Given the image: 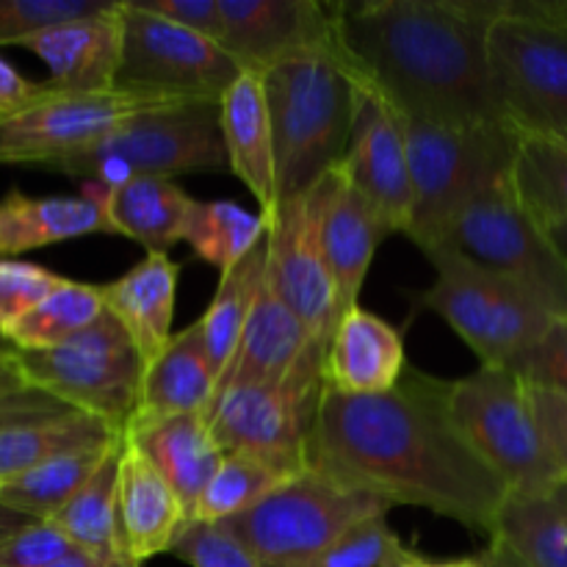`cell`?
I'll use <instances>...</instances> for the list:
<instances>
[{
    "label": "cell",
    "instance_id": "1",
    "mask_svg": "<svg viewBox=\"0 0 567 567\" xmlns=\"http://www.w3.org/2000/svg\"><path fill=\"white\" fill-rule=\"evenodd\" d=\"M305 468L391 507H419L491 537L509 491L449 410V382L408 369L377 396L324 385Z\"/></svg>",
    "mask_w": 567,
    "mask_h": 567
},
{
    "label": "cell",
    "instance_id": "2",
    "mask_svg": "<svg viewBox=\"0 0 567 567\" xmlns=\"http://www.w3.org/2000/svg\"><path fill=\"white\" fill-rule=\"evenodd\" d=\"M358 75L404 116L441 125H507L485 53V0L336 3Z\"/></svg>",
    "mask_w": 567,
    "mask_h": 567
},
{
    "label": "cell",
    "instance_id": "3",
    "mask_svg": "<svg viewBox=\"0 0 567 567\" xmlns=\"http://www.w3.org/2000/svg\"><path fill=\"white\" fill-rule=\"evenodd\" d=\"M275 131L277 197H299L343 161L360 75L336 31L260 72Z\"/></svg>",
    "mask_w": 567,
    "mask_h": 567
},
{
    "label": "cell",
    "instance_id": "4",
    "mask_svg": "<svg viewBox=\"0 0 567 567\" xmlns=\"http://www.w3.org/2000/svg\"><path fill=\"white\" fill-rule=\"evenodd\" d=\"M485 53L504 122L567 136V0H485Z\"/></svg>",
    "mask_w": 567,
    "mask_h": 567
},
{
    "label": "cell",
    "instance_id": "5",
    "mask_svg": "<svg viewBox=\"0 0 567 567\" xmlns=\"http://www.w3.org/2000/svg\"><path fill=\"white\" fill-rule=\"evenodd\" d=\"M454 424L507 485L509 496H540L567 474L546 435L535 391L507 365H480L449 382Z\"/></svg>",
    "mask_w": 567,
    "mask_h": 567
},
{
    "label": "cell",
    "instance_id": "6",
    "mask_svg": "<svg viewBox=\"0 0 567 567\" xmlns=\"http://www.w3.org/2000/svg\"><path fill=\"white\" fill-rule=\"evenodd\" d=\"M413 221L408 238L421 249L441 247L460 214L513 169L518 131L509 125H441L404 116Z\"/></svg>",
    "mask_w": 567,
    "mask_h": 567
},
{
    "label": "cell",
    "instance_id": "7",
    "mask_svg": "<svg viewBox=\"0 0 567 567\" xmlns=\"http://www.w3.org/2000/svg\"><path fill=\"white\" fill-rule=\"evenodd\" d=\"M219 103L188 100L150 111L53 169L100 186H120L136 177L175 181L192 172L230 169Z\"/></svg>",
    "mask_w": 567,
    "mask_h": 567
},
{
    "label": "cell",
    "instance_id": "8",
    "mask_svg": "<svg viewBox=\"0 0 567 567\" xmlns=\"http://www.w3.org/2000/svg\"><path fill=\"white\" fill-rule=\"evenodd\" d=\"M188 100L205 97L122 83L78 92L55 89L44 81L31 100L0 114V164H39L53 169L61 161L109 138L127 122Z\"/></svg>",
    "mask_w": 567,
    "mask_h": 567
},
{
    "label": "cell",
    "instance_id": "9",
    "mask_svg": "<svg viewBox=\"0 0 567 567\" xmlns=\"http://www.w3.org/2000/svg\"><path fill=\"white\" fill-rule=\"evenodd\" d=\"M391 509L382 498L347 491L305 468L221 526L266 567H319L349 529Z\"/></svg>",
    "mask_w": 567,
    "mask_h": 567
},
{
    "label": "cell",
    "instance_id": "10",
    "mask_svg": "<svg viewBox=\"0 0 567 567\" xmlns=\"http://www.w3.org/2000/svg\"><path fill=\"white\" fill-rule=\"evenodd\" d=\"M435 282L419 297L480 358V365H509L535 347L554 316L509 277L449 247L426 252Z\"/></svg>",
    "mask_w": 567,
    "mask_h": 567
},
{
    "label": "cell",
    "instance_id": "11",
    "mask_svg": "<svg viewBox=\"0 0 567 567\" xmlns=\"http://www.w3.org/2000/svg\"><path fill=\"white\" fill-rule=\"evenodd\" d=\"M28 385L61 399L78 413L114 426L125 435L136 413L144 363L131 336L111 310L55 349L17 352Z\"/></svg>",
    "mask_w": 567,
    "mask_h": 567
},
{
    "label": "cell",
    "instance_id": "12",
    "mask_svg": "<svg viewBox=\"0 0 567 567\" xmlns=\"http://www.w3.org/2000/svg\"><path fill=\"white\" fill-rule=\"evenodd\" d=\"M441 247L509 277L551 316H567V266L540 221L520 203L513 169L454 219Z\"/></svg>",
    "mask_w": 567,
    "mask_h": 567
},
{
    "label": "cell",
    "instance_id": "13",
    "mask_svg": "<svg viewBox=\"0 0 567 567\" xmlns=\"http://www.w3.org/2000/svg\"><path fill=\"white\" fill-rule=\"evenodd\" d=\"M330 175L299 197L277 205L266 233V280L297 310L310 336L330 347L341 321L336 277L324 249V208L330 194Z\"/></svg>",
    "mask_w": 567,
    "mask_h": 567
},
{
    "label": "cell",
    "instance_id": "14",
    "mask_svg": "<svg viewBox=\"0 0 567 567\" xmlns=\"http://www.w3.org/2000/svg\"><path fill=\"white\" fill-rule=\"evenodd\" d=\"M122 20L125 53L116 81L122 86L221 100L227 89L247 72L225 44L150 14L136 0H122Z\"/></svg>",
    "mask_w": 567,
    "mask_h": 567
},
{
    "label": "cell",
    "instance_id": "15",
    "mask_svg": "<svg viewBox=\"0 0 567 567\" xmlns=\"http://www.w3.org/2000/svg\"><path fill=\"white\" fill-rule=\"evenodd\" d=\"M324 388L233 385L216 396L210 432L225 454L244 452L288 471H305L308 437Z\"/></svg>",
    "mask_w": 567,
    "mask_h": 567
},
{
    "label": "cell",
    "instance_id": "16",
    "mask_svg": "<svg viewBox=\"0 0 567 567\" xmlns=\"http://www.w3.org/2000/svg\"><path fill=\"white\" fill-rule=\"evenodd\" d=\"M324 343L310 336L297 310L266 280L230 365L216 385V396L233 385L324 388Z\"/></svg>",
    "mask_w": 567,
    "mask_h": 567
},
{
    "label": "cell",
    "instance_id": "17",
    "mask_svg": "<svg viewBox=\"0 0 567 567\" xmlns=\"http://www.w3.org/2000/svg\"><path fill=\"white\" fill-rule=\"evenodd\" d=\"M341 169L352 186L380 210L393 233H410L413 177H410L404 114L360 78V100Z\"/></svg>",
    "mask_w": 567,
    "mask_h": 567
},
{
    "label": "cell",
    "instance_id": "18",
    "mask_svg": "<svg viewBox=\"0 0 567 567\" xmlns=\"http://www.w3.org/2000/svg\"><path fill=\"white\" fill-rule=\"evenodd\" d=\"M225 48L244 70L264 72L336 31V6L316 0H219Z\"/></svg>",
    "mask_w": 567,
    "mask_h": 567
},
{
    "label": "cell",
    "instance_id": "19",
    "mask_svg": "<svg viewBox=\"0 0 567 567\" xmlns=\"http://www.w3.org/2000/svg\"><path fill=\"white\" fill-rule=\"evenodd\" d=\"M17 48L31 50L50 70L55 89H111L120 81L125 53V20L122 0H111L103 11L78 20L59 22L31 33Z\"/></svg>",
    "mask_w": 567,
    "mask_h": 567
},
{
    "label": "cell",
    "instance_id": "20",
    "mask_svg": "<svg viewBox=\"0 0 567 567\" xmlns=\"http://www.w3.org/2000/svg\"><path fill=\"white\" fill-rule=\"evenodd\" d=\"M216 396V374L205 349L203 327L175 332L164 352L144 369L136 413L125 435L150 430L181 415H205Z\"/></svg>",
    "mask_w": 567,
    "mask_h": 567
},
{
    "label": "cell",
    "instance_id": "21",
    "mask_svg": "<svg viewBox=\"0 0 567 567\" xmlns=\"http://www.w3.org/2000/svg\"><path fill=\"white\" fill-rule=\"evenodd\" d=\"M408 371L402 330L354 305L341 316L327 347L324 385L347 396H377Z\"/></svg>",
    "mask_w": 567,
    "mask_h": 567
},
{
    "label": "cell",
    "instance_id": "22",
    "mask_svg": "<svg viewBox=\"0 0 567 567\" xmlns=\"http://www.w3.org/2000/svg\"><path fill=\"white\" fill-rule=\"evenodd\" d=\"M83 197L100 208L105 233L133 238L147 252H166L183 241L197 203L181 183L166 177H136L120 186L83 183Z\"/></svg>",
    "mask_w": 567,
    "mask_h": 567
},
{
    "label": "cell",
    "instance_id": "23",
    "mask_svg": "<svg viewBox=\"0 0 567 567\" xmlns=\"http://www.w3.org/2000/svg\"><path fill=\"white\" fill-rule=\"evenodd\" d=\"M219 109L230 172L258 199L264 219H269L280 205V197H277L275 131H271L269 100L260 72H244L227 89Z\"/></svg>",
    "mask_w": 567,
    "mask_h": 567
},
{
    "label": "cell",
    "instance_id": "24",
    "mask_svg": "<svg viewBox=\"0 0 567 567\" xmlns=\"http://www.w3.org/2000/svg\"><path fill=\"white\" fill-rule=\"evenodd\" d=\"M120 524L127 557L138 567L169 554L188 526L181 498L127 437L120 454Z\"/></svg>",
    "mask_w": 567,
    "mask_h": 567
},
{
    "label": "cell",
    "instance_id": "25",
    "mask_svg": "<svg viewBox=\"0 0 567 567\" xmlns=\"http://www.w3.org/2000/svg\"><path fill=\"white\" fill-rule=\"evenodd\" d=\"M393 236L380 210L352 186L341 164L332 169L330 194L324 208V249L341 299V313L360 305L365 275L377 249Z\"/></svg>",
    "mask_w": 567,
    "mask_h": 567
},
{
    "label": "cell",
    "instance_id": "26",
    "mask_svg": "<svg viewBox=\"0 0 567 567\" xmlns=\"http://www.w3.org/2000/svg\"><path fill=\"white\" fill-rule=\"evenodd\" d=\"M177 280L181 266L166 252H147L136 266L103 286L105 310L120 319L142 358L144 369L158 358L172 341Z\"/></svg>",
    "mask_w": 567,
    "mask_h": 567
},
{
    "label": "cell",
    "instance_id": "27",
    "mask_svg": "<svg viewBox=\"0 0 567 567\" xmlns=\"http://www.w3.org/2000/svg\"><path fill=\"white\" fill-rule=\"evenodd\" d=\"M125 437L136 443L138 452L158 468L166 485L181 498L188 524H192V513L199 496L225 460V449L216 443L208 419L205 415H181V419L164 421V424H155L142 432H131Z\"/></svg>",
    "mask_w": 567,
    "mask_h": 567
},
{
    "label": "cell",
    "instance_id": "28",
    "mask_svg": "<svg viewBox=\"0 0 567 567\" xmlns=\"http://www.w3.org/2000/svg\"><path fill=\"white\" fill-rule=\"evenodd\" d=\"M105 233L103 214L89 197H25L9 192L0 199V260L70 238Z\"/></svg>",
    "mask_w": 567,
    "mask_h": 567
},
{
    "label": "cell",
    "instance_id": "29",
    "mask_svg": "<svg viewBox=\"0 0 567 567\" xmlns=\"http://www.w3.org/2000/svg\"><path fill=\"white\" fill-rule=\"evenodd\" d=\"M125 443V441H122ZM122 443L94 471L92 480L50 518V524L64 532L75 548L111 563L133 565L127 557L125 537L120 524V454ZM138 567V565H133Z\"/></svg>",
    "mask_w": 567,
    "mask_h": 567
},
{
    "label": "cell",
    "instance_id": "30",
    "mask_svg": "<svg viewBox=\"0 0 567 567\" xmlns=\"http://www.w3.org/2000/svg\"><path fill=\"white\" fill-rule=\"evenodd\" d=\"M125 437H116L109 443H94V446L72 449L59 454L14 480L0 482V504L25 513L37 520H50L89 480L94 471L105 463Z\"/></svg>",
    "mask_w": 567,
    "mask_h": 567
},
{
    "label": "cell",
    "instance_id": "31",
    "mask_svg": "<svg viewBox=\"0 0 567 567\" xmlns=\"http://www.w3.org/2000/svg\"><path fill=\"white\" fill-rule=\"evenodd\" d=\"M491 537H502L532 567H567V482L540 496H509Z\"/></svg>",
    "mask_w": 567,
    "mask_h": 567
},
{
    "label": "cell",
    "instance_id": "32",
    "mask_svg": "<svg viewBox=\"0 0 567 567\" xmlns=\"http://www.w3.org/2000/svg\"><path fill=\"white\" fill-rule=\"evenodd\" d=\"M266 282V241L258 244L241 264L233 266L230 271L219 275V286H216L214 299L205 308V316L199 319L205 336V349H208V360L214 365L216 385H219L221 374L230 365L233 352H236L241 332L247 327L252 305L258 299L260 286Z\"/></svg>",
    "mask_w": 567,
    "mask_h": 567
},
{
    "label": "cell",
    "instance_id": "33",
    "mask_svg": "<svg viewBox=\"0 0 567 567\" xmlns=\"http://www.w3.org/2000/svg\"><path fill=\"white\" fill-rule=\"evenodd\" d=\"M116 437L125 435H120L105 421L89 413H78V410L59 415V419L33 421V424L6 430L0 432V482L14 480L59 454L72 452V449L109 443Z\"/></svg>",
    "mask_w": 567,
    "mask_h": 567
},
{
    "label": "cell",
    "instance_id": "34",
    "mask_svg": "<svg viewBox=\"0 0 567 567\" xmlns=\"http://www.w3.org/2000/svg\"><path fill=\"white\" fill-rule=\"evenodd\" d=\"M103 310V286L66 280L59 291L50 293L31 313L6 327L3 338L17 352L55 349L70 341V338H75L81 330H86L92 321H97Z\"/></svg>",
    "mask_w": 567,
    "mask_h": 567
},
{
    "label": "cell",
    "instance_id": "35",
    "mask_svg": "<svg viewBox=\"0 0 567 567\" xmlns=\"http://www.w3.org/2000/svg\"><path fill=\"white\" fill-rule=\"evenodd\" d=\"M266 233L269 221L260 210L252 214L230 199H208V203L197 199L183 241L194 249L197 258L225 275L266 241Z\"/></svg>",
    "mask_w": 567,
    "mask_h": 567
},
{
    "label": "cell",
    "instance_id": "36",
    "mask_svg": "<svg viewBox=\"0 0 567 567\" xmlns=\"http://www.w3.org/2000/svg\"><path fill=\"white\" fill-rule=\"evenodd\" d=\"M520 203L540 225L567 221V136H520L513 161Z\"/></svg>",
    "mask_w": 567,
    "mask_h": 567
},
{
    "label": "cell",
    "instance_id": "37",
    "mask_svg": "<svg viewBox=\"0 0 567 567\" xmlns=\"http://www.w3.org/2000/svg\"><path fill=\"white\" fill-rule=\"evenodd\" d=\"M297 474L277 468L255 454L230 452L219 463L216 474L210 476L208 487L199 496L192 513V524H225L236 515L247 513L260 502L266 493L275 491L280 482Z\"/></svg>",
    "mask_w": 567,
    "mask_h": 567
},
{
    "label": "cell",
    "instance_id": "38",
    "mask_svg": "<svg viewBox=\"0 0 567 567\" xmlns=\"http://www.w3.org/2000/svg\"><path fill=\"white\" fill-rule=\"evenodd\" d=\"M415 554L391 529L388 513H380L349 529L319 567H408Z\"/></svg>",
    "mask_w": 567,
    "mask_h": 567
},
{
    "label": "cell",
    "instance_id": "39",
    "mask_svg": "<svg viewBox=\"0 0 567 567\" xmlns=\"http://www.w3.org/2000/svg\"><path fill=\"white\" fill-rule=\"evenodd\" d=\"M111 0H0V44H20L59 22L97 14Z\"/></svg>",
    "mask_w": 567,
    "mask_h": 567
},
{
    "label": "cell",
    "instance_id": "40",
    "mask_svg": "<svg viewBox=\"0 0 567 567\" xmlns=\"http://www.w3.org/2000/svg\"><path fill=\"white\" fill-rule=\"evenodd\" d=\"M169 554L192 567H266L221 524H188Z\"/></svg>",
    "mask_w": 567,
    "mask_h": 567
},
{
    "label": "cell",
    "instance_id": "41",
    "mask_svg": "<svg viewBox=\"0 0 567 567\" xmlns=\"http://www.w3.org/2000/svg\"><path fill=\"white\" fill-rule=\"evenodd\" d=\"M66 277L53 275L37 264L0 260V330L31 313L39 302L59 291Z\"/></svg>",
    "mask_w": 567,
    "mask_h": 567
},
{
    "label": "cell",
    "instance_id": "42",
    "mask_svg": "<svg viewBox=\"0 0 567 567\" xmlns=\"http://www.w3.org/2000/svg\"><path fill=\"white\" fill-rule=\"evenodd\" d=\"M529 388L567 396V316H554L540 341L507 365Z\"/></svg>",
    "mask_w": 567,
    "mask_h": 567
},
{
    "label": "cell",
    "instance_id": "43",
    "mask_svg": "<svg viewBox=\"0 0 567 567\" xmlns=\"http://www.w3.org/2000/svg\"><path fill=\"white\" fill-rule=\"evenodd\" d=\"M75 551L64 532L55 529L50 520H37L0 546V567H48L55 559Z\"/></svg>",
    "mask_w": 567,
    "mask_h": 567
},
{
    "label": "cell",
    "instance_id": "44",
    "mask_svg": "<svg viewBox=\"0 0 567 567\" xmlns=\"http://www.w3.org/2000/svg\"><path fill=\"white\" fill-rule=\"evenodd\" d=\"M150 14H158L164 20L197 31L214 42L225 44V22H221L219 0H136Z\"/></svg>",
    "mask_w": 567,
    "mask_h": 567
},
{
    "label": "cell",
    "instance_id": "45",
    "mask_svg": "<svg viewBox=\"0 0 567 567\" xmlns=\"http://www.w3.org/2000/svg\"><path fill=\"white\" fill-rule=\"evenodd\" d=\"M66 413H72L70 404H64L61 399L50 396V393L39 391L33 385L0 393V432L33 424V421L59 419V415Z\"/></svg>",
    "mask_w": 567,
    "mask_h": 567
},
{
    "label": "cell",
    "instance_id": "46",
    "mask_svg": "<svg viewBox=\"0 0 567 567\" xmlns=\"http://www.w3.org/2000/svg\"><path fill=\"white\" fill-rule=\"evenodd\" d=\"M535 391V404L537 413H540L543 426H546V435L551 441L554 452H557L559 463H563L567 474V396L563 393H548V391Z\"/></svg>",
    "mask_w": 567,
    "mask_h": 567
},
{
    "label": "cell",
    "instance_id": "47",
    "mask_svg": "<svg viewBox=\"0 0 567 567\" xmlns=\"http://www.w3.org/2000/svg\"><path fill=\"white\" fill-rule=\"evenodd\" d=\"M39 83H31L25 75L14 70L6 59H0V114L17 109L37 94Z\"/></svg>",
    "mask_w": 567,
    "mask_h": 567
},
{
    "label": "cell",
    "instance_id": "48",
    "mask_svg": "<svg viewBox=\"0 0 567 567\" xmlns=\"http://www.w3.org/2000/svg\"><path fill=\"white\" fill-rule=\"evenodd\" d=\"M471 567H532L515 551L513 546L502 540V537H487V546L480 554L468 557Z\"/></svg>",
    "mask_w": 567,
    "mask_h": 567
},
{
    "label": "cell",
    "instance_id": "49",
    "mask_svg": "<svg viewBox=\"0 0 567 567\" xmlns=\"http://www.w3.org/2000/svg\"><path fill=\"white\" fill-rule=\"evenodd\" d=\"M20 388H28V380L17 363L14 349H6V352H0V393L20 391Z\"/></svg>",
    "mask_w": 567,
    "mask_h": 567
},
{
    "label": "cell",
    "instance_id": "50",
    "mask_svg": "<svg viewBox=\"0 0 567 567\" xmlns=\"http://www.w3.org/2000/svg\"><path fill=\"white\" fill-rule=\"evenodd\" d=\"M33 524H37V518H31V515H25V513H17V509L0 504V546H3V543H9L11 537L20 535L22 529H28V526H33Z\"/></svg>",
    "mask_w": 567,
    "mask_h": 567
},
{
    "label": "cell",
    "instance_id": "51",
    "mask_svg": "<svg viewBox=\"0 0 567 567\" xmlns=\"http://www.w3.org/2000/svg\"><path fill=\"white\" fill-rule=\"evenodd\" d=\"M48 567H133V565L111 563V559L97 557V554H89V551H81V548H75V551H70L66 557L55 559V563Z\"/></svg>",
    "mask_w": 567,
    "mask_h": 567
},
{
    "label": "cell",
    "instance_id": "52",
    "mask_svg": "<svg viewBox=\"0 0 567 567\" xmlns=\"http://www.w3.org/2000/svg\"><path fill=\"white\" fill-rule=\"evenodd\" d=\"M543 230L567 266V221H548V225H543Z\"/></svg>",
    "mask_w": 567,
    "mask_h": 567
},
{
    "label": "cell",
    "instance_id": "53",
    "mask_svg": "<svg viewBox=\"0 0 567 567\" xmlns=\"http://www.w3.org/2000/svg\"><path fill=\"white\" fill-rule=\"evenodd\" d=\"M415 567H471V565H468V557L465 559H441V563H437V559L419 557V565Z\"/></svg>",
    "mask_w": 567,
    "mask_h": 567
},
{
    "label": "cell",
    "instance_id": "54",
    "mask_svg": "<svg viewBox=\"0 0 567 567\" xmlns=\"http://www.w3.org/2000/svg\"><path fill=\"white\" fill-rule=\"evenodd\" d=\"M419 557H421V554H415V559H413V563H410L408 567H415V565H419Z\"/></svg>",
    "mask_w": 567,
    "mask_h": 567
},
{
    "label": "cell",
    "instance_id": "55",
    "mask_svg": "<svg viewBox=\"0 0 567 567\" xmlns=\"http://www.w3.org/2000/svg\"><path fill=\"white\" fill-rule=\"evenodd\" d=\"M6 349H11V347H3V343H0V352H6Z\"/></svg>",
    "mask_w": 567,
    "mask_h": 567
},
{
    "label": "cell",
    "instance_id": "56",
    "mask_svg": "<svg viewBox=\"0 0 567 567\" xmlns=\"http://www.w3.org/2000/svg\"><path fill=\"white\" fill-rule=\"evenodd\" d=\"M0 338H3V330H0Z\"/></svg>",
    "mask_w": 567,
    "mask_h": 567
}]
</instances>
